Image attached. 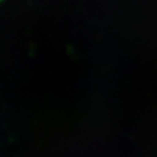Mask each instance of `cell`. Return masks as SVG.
<instances>
[]
</instances>
